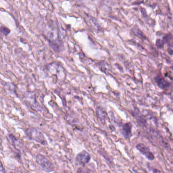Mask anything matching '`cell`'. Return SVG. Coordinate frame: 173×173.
I'll list each match as a JSON object with an SVG mask.
<instances>
[{
    "label": "cell",
    "mask_w": 173,
    "mask_h": 173,
    "mask_svg": "<svg viewBox=\"0 0 173 173\" xmlns=\"http://www.w3.org/2000/svg\"><path fill=\"white\" fill-rule=\"evenodd\" d=\"M90 155L86 151H83L79 152L76 155V160L82 165H85L88 163L91 159Z\"/></svg>",
    "instance_id": "4"
},
{
    "label": "cell",
    "mask_w": 173,
    "mask_h": 173,
    "mask_svg": "<svg viewBox=\"0 0 173 173\" xmlns=\"http://www.w3.org/2000/svg\"><path fill=\"white\" fill-rule=\"evenodd\" d=\"M132 128L131 123H127L123 125L121 133L125 138H129L131 136Z\"/></svg>",
    "instance_id": "5"
},
{
    "label": "cell",
    "mask_w": 173,
    "mask_h": 173,
    "mask_svg": "<svg viewBox=\"0 0 173 173\" xmlns=\"http://www.w3.org/2000/svg\"><path fill=\"white\" fill-rule=\"evenodd\" d=\"M27 135L30 140L36 141L43 145H46L47 142L45 139L43 133L35 128H30L27 130Z\"/></svg>",
    "instance_id": "1"
},
{
    "label": "cell",
    "mask_w": 173,
    "mask_h": 173,
    "mask_svg": "<svg viewBox=\"0 0 173 173\" xmlns=\"http://www.w3.org/2000/svg\"><path fill=\"white\" fill-rule=\"evenodd\" d=\"M153 172H160L161 171H159V170H158L157 169H154V171H153Z\"/></svg>",
    "instance_id": "10"
},
{
    "label": "cell",
    "mask_w": 173,
    "mask_h": 173,
    "mask_svg": "<svg viewBox=\"0 0 173 173\" xmlns=\"http://www.w3.org/2000/svg\"><path fill=\"white\" fill-rule=\"evenodd\" d=\"M36 162L44 171L50 172L53 171L54 166L50 160L44 155L39 154L37 155Z\"/></svg>",
    "instance_id": "2"
},
{
    "label": "cell",
    "mask_w": 173,
    "mask_h": 173,
    "mask_svg": "<svg viewBox=\"0 0 173 173\" xmlns=\"http://www.w3.org/2000/svg\"><path fill=\"white\" fill-rule=\"evenodd\" d=\"M5 172V170L4 168L2 162L0 160V173H4Z\"/></svg>",
    "instance_id": "9"
},
{
    "label": "cell",
    "mask_w": 173,
    "mask_h": 173,
    "mask_svg": "<svg viewBox=\"0 0 173 173\" xmlns=\"http://www.w3.org/2000/svg\"><path fill=\"white\" fill-rule=\"evenodd\" d=\"M0 32L5 35L7 36L10 33V30L6 27H0Z\"/></svg>",
    "instance_id": "7"
},
{
    "label": "cell",
    "mask_w": 173,
    "mask_h": 173,
    "mask_svg": "<svg viewBox=\"0 0 173 173\" xmlns=\"http://www.w3.org/2000/svg\"><path fill=\"white\" fill-rule=\"evenodd\" d=\"M164 41L162 40L158 39L156 41V45L158 48H162L164 44Z\"/></svg>",
    "instance_id": "8"
},
{
    "label": "cell",
    "mask_w": 173,
    "mask_h": 173,
    "mask_svg": "<svg viewBox=\"0 0 173 173\" xmlns=\"http://www.w3.org/2000/svg\"><path fill=\"white\" fill-rule=\"evenodd\" d=\"M155 80L158 87L162 89H167L170 86L169 82L160 76H157L155 78Z\"/></svg>",
    "instance_id": "6"
},
{
    "label": "cell",
    "mask_w": 173,
    "mask_h": 173,
    "mask_svg": "<svg viewBox=\"0 0 173 173\" xmlns=\"http://www.w3.org/2000/svg\"><path fill=\"white\" fill-rule=\"evenodd\" d=\"M136 148L143 155L149 160H153L155 159V155L150 151L149 149L143 143H139L136 146Z\"/></svg>",
    "instance_id": "3"
}]
</instances>
